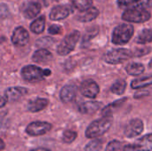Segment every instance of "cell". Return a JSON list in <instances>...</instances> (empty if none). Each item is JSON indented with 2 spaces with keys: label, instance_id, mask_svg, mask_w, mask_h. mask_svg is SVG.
Masks as SVG:
<instances>
[{
  "label": "cell",
  "instance_id": "obj_27",
  "mask_svg": "<svg viewBox=\"0 0 152 151\" xmlns=\"http://www.w3.org/2000/svg\"><path fill=\"white\" fill-rule=\"evenodd\" d=\"M74 6L80 12H85L92 7L93 0H71Z\"/></svg>",
  "mask_w": 152,
  "mask_h": 151
},
{
  "label": "cell",
  "instance_id": "obj_29",
  "mask_svg": "<svg viewBox=\"0 0 152 151\" xmlns=\"http://www.w3.org/2000/svg\"><path fill=\"white\" fill-rule=\"evenodd\" d=\"M77 136V134L76 132L70 131V130H67V131H65L63 133L62 140L66 143H71V142H73L76 140Z\"/></svg>",
  "mask_w": 152,
  "mask_h": 151
},
{
  "label": "cell",
  "instance_id": "obj_3",
  "mask_svg": "<svg viewBox=\"0 0 152 151\" xmlns=\"http://www.w3.org/2000/svg\"><path fill=\"white\" fill-rule=\"evenodd\" d=\"M134 35V27L129 24H121L115 28L112 34V42L115 44H126Z\"/></svg>",
  "mask_w": 152,
  "mask_h": 151
},
{
  "label": "cell",
  "instance_id": "obj_35",
  "mask_svg": "<svg viewBox=\"0 0 152 151\" xmlns=\"http://www.w3.org/2000/svg\"><path fill=\"white\" fill-rule=\"evenodd\" d=\"M124 150L125 151H140L138 150L134 145H126L124 147Z\"/></svg>",
  "mask_w": 152,
  "mask_h": 151
},
{
  "label": "cell",
  "instance_id": "obj_33",
  "mask_svg": "<svg viewBox=\"0 0 152 151\" xmlns=\"http://www.w3.org/2000/svg\"><path fill=\"white\" fill-rule=\"evenodd\" d=\"M151 52V48H141V49H136L134 53H133V56H142Z\"/></svg>",
  "mask_w": 152,
  "mask_h": 151
},
{
  "label": "cell",
  "instance_id": "obj_18",
  "mask_svg": "<svg viewBox=\"0 0 152 151\" xmlns=\"http://www.w3.org/2000/svg\"><path fill=\"white\" fill-rule=\"evenodd\" d=\"M53 59V54L46 49H39L36 51L32 56V60L35 62L42 63V62H47Z\"/></svg>",
  "mask_w": 152,
  "mask_h": 151
},
{
  "label": "cell",
  "instance_id": "obj_34",
  "mask_svg": "<svg viewBox=\"0 0 152 151\" xmlns=\"http://www.w3.org/2000/svg\"><path fill=\"white\" fill-rule=\"evenodd\" d=\"M61 31V28L58 25H52L49 27L48 28V32L52 35H56V34H60Z\"/></svg>",
  "mask_w": 152,
  "mask_h": 151
},
{
  "label": "cell",
  "instance_id": "obj_5",
  "mask_svg": "<svg viewBox=\"0 0 152 151\" xmlns=\"http://www.w3.org/2000/svg\"><path fill=\"white\" fill-rule=\"evenodd\" d=\"M151 17L150 12L145 9H128L124 12L122 18L123 20L129 22L142 23L149 20Z\"/></svg>",
  "mask_w": 152,
  "mask_h": 151
},
{
  "label": "cell",
  "instance_id": "obj_13",
  "mask_svg": "<svg viewBox=\"0 0 152 151\" xmlns=\"http://www.w3.org/2000/svg\"><path fill=\"white\" fill-rule=\"evenodd\" d=\"M70 8L66 5H57L53 7L49 14V17L52 20H61L67 18L69 15Z\"/></svg>",
  "mask_w": 152,
  "mask_h": 151
},
{
  "label": "cell",
  "instance_id": "obj_15",
  "mask_svg": "<svg viewBox=\"0 0 152 151\" xmlns=\"http://www.w3.org/2000/svg\"><path fill=\"white\" fill-rule=\"evenodd\" d=\"M102 106V104L98 101H87V102L81 103L78 106V110L82 114L91 115V114H94L96 111H98Z\"/></svg>",
  "mask_w": 152,
  "mask_h": 151
},
{
  "label": "cell",
  "instance_id": "obj_20",
  "mask_svg": "<svg viewBox=\"0 0 152 151\" xmlns=\"http://www.w3.org/2000/svg\"><path fill=\"white\" fill-rule=\"evenodd\" d=\"M40 10H41V5L38 3L31 2L24 9V12H23L24 16L27 19H33L40 12Z\"/></svg>",
  "mask_w": 152,
  "mask_h": 151
},
{
  "label": "cell",
  "instance_id": "obj_2",
  "mask_svg": "<svg viewBox=\"0 0 152 151\" xmlns=\"http://www.w3.org/2000/svg\"><path fill=\"white\" fill-rule=\"evenodd\" d=\"M21 77L28 82H37L43 80L46 76L51 75V70L42 69L35 65H28L21 69Z\"/></svg>",
  "mask_w": 152,
  "mask_h": 151
},
{
  "label": "cell",
  "instance_id": "obj_7",
  "mask_svg": "<svg viewBox=\"0 0 152 151\" xmlns=\"http://www.w3.org/2000/svg\"><path fill=\"white\" fill-rule=\"evenodd\" d=\"M52 129V125L47 122L36 121L30 123L26 129V133L30 136H40L47 133Z\"/></svg>",
  "mask_w": 152,
  "mask_h": 151
},
{
  "label": "cell",
  "instance_id": "obj_31",
  "mask_svg": "<svg viewBox=\"0 0 152 151\" xmlns=\"http://www.w3.org/2000/svg\"><path fill=\"white\" fill-rule=\"evenodd\" d=\"M53 38L45 36V37L38 39L36 42V45L37 47H45V46H49V45L53 44Z\"/></svg>",
  "mask_w": 152,
  "mask_h": 151
},
{
  "label": "cell",
  "instance_id": "obj_4",
  "mask_svg": "<svg viewBox=\"0 0 152 151\" xmlns=\"http://www.w3.org/2000/svg\"><path fill=\"white\" fill-rule=\"evenodd\" d=\"M79 36H80L79 31L74 30L70 32L68 36H65V38L61 42V44L57 47V53L61 56L67 55L69 53H71L77 43Z\"/></svg>",
  "mask_w": 152,
  "mask_h": 151
},
{
  "label": "cell",
  "instance_id": "obj_16",
  "mask_svg": "<svg viewBox=\"0 0 152 151\" xmlns=\"http://www.w3.org/2000/svg\"><path fill=\"white\" fill-rule=\"evenodd\" d=\"M138 150L151 151L152 150V133L147 134L140 138L134 144H133Z\"/></svg>",
  "mask_w": 152,
  "mask_h": 151
},
{
  "label": "cell",
  "instance_id": "obj_26",
  "mask_svg": "<svg viewBox=\"0 0 152 151\" xmlns=\"http://www.w3.org/2000/svg\"><path fill=\"white\" fill-rule=\"evenodd\" d=\"M126 82L124 79L117 80L111 86V92L116 94H122L126 91Z\"/></svg>",
  "mask_w": 152,
  "mask_h": 151
},
{
  "label": "cell",
  "instance_id": "obj_9",
  "mask_svg": "<svg viewBox=\"0 0 152 151\" xmlns=\"http://www.w3.org/2000/svg\"><path fill=\"white\" fill-rule=\"evenodd\" d=\"M80 92L84 96L93 99L98 95L100 92V87L96 82L92 79H88L82 83L80 86Z\"/></svg>",
  "mask_w": 152,
  "mask_h": 151
},
{
  "label": "cell",
  "instance_id": "obj_37",
  "mask_svg": "<svg viewBox=\"0 0 152 151\" xmlns=\"http://www.w3.org/2000/svg\"><path fill=\"white\" fill-rule=\"evenodd\" d=\"M6 102H7L6 99H5L4 97H2V98H1V105H0V106H1V107H4V104H5Z\"/></svg>",
  "mask_w": 152,
  "mask_h": 151
},
{
  "label": "cell",
  "instance_id": "obj_11",
  "mask_svg": "<svg viewBox=\"0 0 152 151\" xmlns=\"http://www.w3.org/2000/svg\"><path fill=\"white\" fill-rule=\"evenodd\" d=\"M29 36L28 31L22 27H17L12 33V42L16 46H24L28 43Z\"/></svg>",
  "mask_w": 152,
  "mask_h": 151
},
{
  "label": "cell",
  "instance_id": "obj_6",
  "mask_svg": "<svg viewBox=\"0 0 152 151\" xmlns=\"http://www.w3.org/2000/svg\"><path fill=\"white\" fill-rule=\"evenodd\" d=\"M133 53L127 49H114L107 53L104 56V61L110 64H118L130 59Z\"/></svg>",
  "mask_w": 152,
  "mask_h": 151
},
{
  "label": "cell",
  "instance_id": "obj_30",
  "mask_svg": "<svg viewBox=\"0 0 152 151\" xmlns=\"http://www.w3.org/2000/svg\"><path fill=\"white\" fill-rule=\"evenodd\" d=\"M99 32V28L97 27H94V28H91L90 29H88L86 31V33L85 34V36H84V39H83V43L85 42H88L90 39H92L93 37H94Z\"/></svg>",
  "mask_w": 152,
  "mask_h": 151
},
{
  "label": "cell",
  "instance_id": "obj_38",
  "mask_svg": "<svg viewBox=\"0 0 152 151\" xmlns=\"http://www.w3.org/2000/svg\"><path fill=\"white\" fill-rule=\"evenodd\" d=\"M30 151H50L46 149H43V148H38V149H36V150H32Z\"/></svg>",
  "mask_w": 152,
  "mask_h": 151
},
{
  "label": "cell",
  "instance_id": "obj_39",
  "mask_svg": "<svg viewBox=\"0 0 152 151\" xmlns=\"http://www.w3.org/2000/svg\"><path fill=\"white\" fill-rule=\"evenodd\" d=\"M1 145H2V146H1V150H4V142H3L2 140H1Z\"/></svg>",
  "mask_w": 152,
  "mask_h": 151
},
{
  "label": "cell",
  "instance_id": "obj_28",
  "mask_svg": "<svg viewBox=\"0 0 152 151\" xmlns=\"http://www.w3.org/2000/svg\"><path fill=\"white\" fill-rule=\"evenodd\" d=\"M102 148V142L100 140H94L90 142L85 148L86 151H101Z\"/></svg>",
  "mask_w": 152,
  "mask_h": 151
},
{
  "label": "cell",
  "instance_id": "obj_32",
  "mask_svg": "<svg viewBox=\"0 0 152 151\" xmlns=\"http://www.w3.org/2000/svg\"><path fill=\"white\" fill-rule=\"evenodd\" d=\"M105 151H121V143L118 141H112L108 144Z\"/></svg>",
  "mask_w": 152,
  "mask_h": 151
},
{
  "label": "cell",
  "instance_id": "obj_10",
  "mask_svg": "<svg viewBox=\"0 0 152 151\" xmlns=\"http://www.w3.org/2000/svg\"><path fill=\"white\" fill-rule=\"evenodd\" d=\"M143 123L141 119H132L125 128V134L128 138H134L140 135L143 131Z\"/></svg>",
  "mask_w": 152,
  "mask_h": 151
},
{
  "label": "cell",
  "instance_id": "obj_40",
  "mask_svg": "<svg viewBox=\"0 0 152 151\" xmlns=\"http://www.w3.org/2000/svg\"><path fill=\"white\" fill-rule=\"evenodd\" d=\"M149 66H150V68H151V69H152V60H151V62H150Z\"/></svg>",
  "mask_w": 152,
  "mask_h": 151
},
{
  "label": "cell",
  "instance_id": "obj_17",
  "mask_svg": "<svg viewBox=\"0 0 152 151\" xmlns=\"http://www.w3.org/2000/svg\"><path fill=\"white\" fill-rule=\"evenodd\" d=\"M48 105V101L46 99L37 98L35 100H31L28 103V110L30 112H38L43 110Z\"/></svg>",
  "mask_w": 152,
  "mask_h": 151
},
{
  "label": "cell",
  "instance_id": "obj_23",
  "mask_svg": "<svg viewBox=\"0 0 152 151\" xmlns=\"http://www.w3.org/2000/svg\"><path fill=\"white\" fill-rule=\"evenodd\" d=\"M144 66L142 63H130L126 66V70L131 76H138L144 71Z\"/></svg>",
  "mask_w": 152,
  "mask_h": 151
},
{
  "label": "cell",
  "instance_id": "obj_21",
  "mask_svg": "<svg viewBox=\"0 0 152 151\" xmlns=\"http://www.w3.org/2000/svg\"><path fill=\"white\" fill-rule=\"evenodd\" d=\"M151 85L152 76H145L140 78H136L131 83V86L133 89H140V88H143Z\"/></svg>",
  "mask_w": 152,
  "mask_h": 151
},
{
  "label": "cell",
  "instance_id": "obj_8",
  "mask_svg": "<svg viewBox=\"0 0 152 151\" xmlns=\"http://www.w3.org/2000/svg\"><path fill=\"white\" fill-rule=\"evenodd\" d=\"M118 4L123 9H145L152 7V0H118Z\"/></svg>",
  "mask_w": 152,
  "mask_h": 151
},
{
  "label": "cell",
  "instance_id": "obj_12",
  "mask_svg": "<svg viewBox=\"0 0 152 151\" xmlns=\"http://www.w3.org/2000/svg\"><path fill=\"white\" fill-rule=\"evenodd\" d=\"M28 93V89L23 87H10L4 92V98L7 101H16Z\"/></svg>",
  "mask_w": 152,
  "mask_h": 151
},
{
  "label": "cell",
  "instance_id": "obj_25",
  "mask_svg": "<svg viewBox=\"0 0 152 151\" xmlns=\"http://www.w3.org/2000/svg\"><path fill=\"white\" fill-rule=\"evenodd\" d=\"M136 42L138 44H148L152 42V29H143L137 36L136 38Z\"/></svg>",
  "mask_w": 152,
  "mask_h": 151
},
{
  "label": "cell",
  "instance_id": "obj_19",
  "mask_svg": "<svg viewBox=\"0 0 152 151\" xmlns=\"http://www.w3.org/2000/svg\"><path fill=\"white\" fill-rule=\"evenodd\" d=\"M99 15V11L95 7H91L88 10L82 12L78 16L77 20L81 22H89L94 20Z\"/></svg>",
  "mask_w": 152,
  "mask_h": 151
},
{
  "label": "cell",
  "instance_id": "obj_24",
  "mask_svg": "<svg viewBox=\"0 0 152 151\" xmlns=\"http://www.w3.org/2000/svg\"><path fill=\"white\" fill-rule=\"evenodd\" d=\"M126 101V98H123V99H121V100H118V101H115V102H113V103L108 105L107 107H105V108L102 109V115L103 117L111 116L113 110L116 109H118V108H119Z\"/></svg>",
  "mask_w": 152,
  "mask_h": 151
},
{
  "label": "cell",
  "instance_id": "obj_1",
  "mask_svg": "<svg viewBox=\"0 0 152 151\" xmlns=\"http://www.w3.org/2000/svg\"><path fill=\"white\" fill-rule=\"evenodd\" d=\"M113 122V117L112 116H107L103 117L101 119L94 121L92 124L89 125L86 131V136L89 139L97 138L99 136H102L106 132L109 131L110 127L111 126Z\"/></svg>",
  "mask_w": 152,
  "mask_h": 151
},
{
  "label": "cell",
  "instance_id": "obj_14",
  "mask_svg": "<svg viewBox=\"0 0 152 151\" xmlns=\"http://www.w3.org/2000/svg\"><path fill=\"white\" fill-rule=\"evenodd\" d=\"M76 94H77V87L74 85H67L61 89L60 97L63 102L68 103L75 99Z\"/></svg>",
  "mask_w": 152,
  "mask_h": 151
},
{
  "label": "cell",
  "instance_id": "obj_22",
  "mask_svg": "<svg viewBox=\"0 0 152 151\" xmlns=\"http://www.w3.org/2000/svg\"><path fill=\"white\" fill-rule=\"evenodd\" d=\"M45 20L44 16H41L35 20L31 24H30V30L36 34H41L44 29H45Z\"/></svg>",
  "mask_w": 152,
  "mask_h": 151
},
{
  "label": "cell",
  "instance_id": "obj_36",
  "mask_svg": "<svg viewBox=\"0 0 152 151\" xmlns=\"http://www.w3.org/2000/svg\"><path fill=\"white\" fill-rule=\"evenodd\" d=\"M146 93V92H139V93H137V94H135L134 95V98H137V99H139V98H141V97H143V96H145V95H147V94H142V93Z\"/></svg>",
  "mask_w": 152,
  "mask_h": 151
}]
</instances>
